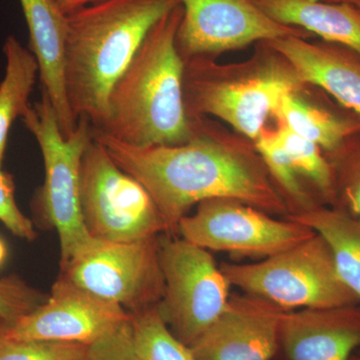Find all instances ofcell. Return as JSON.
<instances>
[{"instance_id": "32", "label": "cell", "mask_w": 360, "mask_h": 360, "mask_svg": "<svg viewBox=\"0 0 360 360\" xmlns=\"http://www.w3.org/2000/svg\"><path fill=\"white\" fill-rule=\"evenodd\" d=\"M350 360H360V352H357L356 354H354Z\"/></svg>"}, {"instance_id": "24", "label": "cell", "mask_w": 360, "mask_h": 360, "mask_svg": "<svg viewBox=\"0 0 360 360\" xmlns=\"http://www.w3.org/2000/svg\"><path fill=\"white\" fill-rule=\"evenodd\" d=\"M253 144L286 200L290 198L293 202L297 203L302 207L300 212L317 206L309 194L303 191L297 174L281 144L276 129L271 130L265 127L257 141H253Z\"/></svg>"}, {"instance_id": "11", "label": "cell", "mask_w": 360, "mask_h": 360, "mask_svg": "<svg viewBox=\"0 0 360 360\" xmlns=\"http://www.w3.org/2000/svg\"><path fill=\"white\" fill-rule=\"evenodd\" d=\"M184 9L176 35L177 49L184 63L194 58L217 59L262 41L309 32L276 22L253 0H179Z\"/></svg>"}, {"instance_id": "25", "label": "cell", "mask_w": 360, "mask_h": 360, "mask_svg": "<svg viewBox=\"0 0 360 360\" xmlns=\"http://www.w3.org/2000/svg\"><path fill=\"white\" fill-rule=\"evenodd\" d=\"M86 345L9 340L0 336V360H82Z\"/></svg>"}, {"instance_id": "3", "label": "cell", "mask_w": 360, "mask_h": 360, "mask_svg": "<svg viewBox=\"0 0 360 360\" xmlns=\"http://www.w3.org/2000/svg\"><path fill=\"white\" fill-rule=\"evenodd\" d=\"M179 0H101L68 14L66 94L73 115L94 129L108 116L110 91L149 30Z\"/></svg>"}, {"instance_id": "16", "label": "cell", "mask_w": 360, "mask_h": 360, "mask_svg": "<svg viewBox=\"0 0 360 360\" xmlns=\"http://www.w3.org/2000/svg\"><path fill=\"white\" fill-rule=\"evenodd\" d=\"M295 66L307 84L360 116V56L330 42L290 37L267 41Z\"/></svg>"}, {"instance_id": "6", "label": "cell", "mask_w": 360, "mask_h": 360, "mask_svg": "<svg viewBox=\"0 0 360 360\" xmlns=\"http://www.w3.org/2000/svg\"><path fill=\"white\" fill-rule=\"evenodd\" d=\"M220 269L231 286L284 310L360 303L338 274L328 243L317 233L257 264L224 262Z\"/></svg>"}, {"instance_id": "27", "label": "cell", "mask_w": 360, "mask_h": 360, "mask_svg": "<svg viewBox=\"0 0 360 360\" xmlns=\"http://www.w3.org/2000/svg\"><path fill=\"white\" fill-rule=\"evenodd\" d=\"M0 221L18 238L32 241L37 231L32 220L23 214L15 200V184L13 174L0 167Z\"/></svg>"}, {"instance_id": "31", "label": "cell", "mask_w": 360, "mask_h": 360, "mask_svg": "<svg viewBox=\"0 0 360 360\" xmlns=\"http://www.w3.org/2000/svg\"><path fill=\"white\" fill-rule=\"evenodd\" d=\"M326 2H340V4H347L355 7L360 11V0H323Z\"/></svg>"}, {"instance_id": "17", "label": "cell", "mask_w": 360, "mask_h": 360, "mask_svg": "<svg viewBox=\"0 0 360 360\" xmlns=\"http://www.w3.org/2000/svg\"><path fill=\"white\" fill-rule=\"evenodd\" d=\"M311 85L281 97L274 116L277 123L314 142L324 155L340 148L360 131V116L326 96H311Z\"/></svg>"}, {"instance_id": "14", "label": "cell", "mask_w": 360, "mask_h": 360, "mask_svg": "<svg viewBox=\"0 0 360 360\" xmlns=\"http://www.w3.org/2000/svg\"><path fill=\"white\" fill-rule=\"evenodd\" d=\"M360 348V303L285 310L279 352L286 360H350Z\"/></svg>"}, {"instance_id": "18", "label": "cell", "mask_w": 360, "mask_h": 360, "mask_svg": "<svg viewBox=\"0 0 360 360\" xmlns=\"http://www.w3.org/2000/svg\"><path fill=\"white\" fill-rule=\"evenodd\" d=\"M271 20L300 28L360 56V11L323 0H253Z\"/></svg>"}, {"instance_id": "21", "label": "cell", "mask_w": 360, "mask_h": 360, "mask_svg": "<svg viewBox=\"0 0 360 360\" xmlns=\"http://www.w3.org/2000/svg\"><path fill=\"white\" fill-rule=\"evenodd\" d=\"M131 326L139 360H195L191 348L172 335L158 305L132 315Z\"/></svg>"}, {"instance_id": "8", "label": "cell", "mask_w": 360, "mask_h": 360, "mask_svg": "<svg viewBox=\"0 0 360 360\" xmlns=\"http://www.w3.org/2000/svg\"><path fill=\"white\" fill-rule=\"evenodd\" d=\"M160 259L165 286L158 309L189 347L224 314L231 283L210 251L186 239H160Z\"/></svg>"}, {"instance_id": "15", "label": "cell", "mask_w": 360, "mask_h": 360, "mask_svg": "<svg viewBox=\"0 0 360 360\" xmlns=\"http://www.w3.org/2000/svg\"><path fill=\"white\" fill-rule=\"evenodd\" d=\"M28 33L30 46L39 68L42 94L49 97L65 137L77 127L66 94L65 66L68 39V14L56 0H20Z\"/></svg>"}, {"instance_id": "12", "label": "cell", "mask_w": 360, "mask_h": 360, "mask_svg": "<svg viewBox=\"0 0 360 360\" xmlns=\"http://www.w3.org/2000/svg\"><path fill=\"white\" fill-rule=\"evenodd\" d=\"M131 319L120 305L90 295L59 276L41 305L15 321H0V336L89 347Z\"/></svg>"}, {"instance_id": "4", "label": "cell", "mask_w": 360, "mask_h": 360, "mask_svg": "<svg viewBox=\"0 0 360 360\" xmlns=\"http://www.w3.org/2000/svg\"><path fill=\"white\" fill-rule=\"evenodd\" d=\"M297 70L267 41L250 58L220 65L217 59L186 61L184 97L191 117H213L236 134L257 141L281 97L307 86Z\"/></svg>"}, {"instance_id": "1", "label": "cell", "mask_w": 360, "mask_h": 360, "mask_svg": "<svg viewBox=\"0 0 360 360\" xmlns=\"http://www.w3.org/2000/svg\"><path fill=\"white\" fill-rule=\"evenodd\" d=\"M193 134L179 146L139 148L94 129V139L123 172L150 194L167 227L177 231L191 206L231 200L269 214H290V205L255 144L210 117H191Z\"/></svg>"}, {"instance_id": "23", "label": "cell", "mask_w": 360, "mask_h": 360, "mask_svg": "<svg viewBox=\"0 0 360 360\" xmlns=\"http://www.w3.org/2000/svg\"><path fill=\"white\" fill-rule=\"evenodd\" d=\"M333 168V207L360 217V131L326 155Z\"/></svg>"}, {"instance_id": "29", "label": "cell", "mask_w": 360, "mask_h": 360, "mask_svg": "<svg viewBox=\"0 0 360 360\" xmlns=\"http://www.w3.org/2000/svg\"><path fill=\"white\" fill-rule=\"evenodd\" d=\"M101 1V0H56L58 6L63 9V13L70 14L77 9L82 8L89 4H96V2Z\"/></svg>"}, {"instance_id": "33", "label": "cell", "mask_w": 360, "mask_h": 360, "mask_svg": "<svg viewBox=\"0 0 360 360\" xmlns=\"http://www.w3.org/2000/svg\"><path fill=\"white\" fill-rule=\"evenodd\" d=\"M82 360H85V359H82Z\"/></svg>"}, {"instance_id": "9", "label": "cell", "mask_w": 360, "mask_h": 360, "mask_svg": "<svg viewBox=\"0 0 360 360\" xmlns=\"http://www.w3.org/2000/svg\"><path fill=\"white\" fill-rule=\"evenodd\" d=\"M60 277L130 314L158 307L163 296L160 238L98 240L61 269Z\"/></svg>"}, {"instance_id": "5", "label": "cell", "mask_w": 360, "mask_h": 360, "mask_svg": "<svg viewBox=\"0 0 360 360\" xmlns=\"http://www.w3.org/2000/svg\"><path fill=\"white\" fill-rule=\"evenodd\" d=\"M20 118L41 150L44 182L35 205L45 224L58 233L63 269L96 241L87 231L82 207V158L94 139V127L79 118L77 129L65 137L56 110L44 94L39 101L30 104Z\"/></svg>"}, {"instance_id": "28", "label": "cell", "mask_w": 360, "mask_h": 360, "mask_svg": "<svg viewBox=\"0 0 360 360\" xmlns=\"http://www.w3.org/2000/svg\"><path fill=\"white\" fill-rule=\"evenodd\" d=\"M85 360H139L135 352L131 321L89 345Z\"/></svg>"}, {"instance_id": "19", "label": "cell", "mask_w": 360, "mask_h": 360, "mask_svg": "<svg viewBox=\"0 0 360 360\" xmlns=\"http://www.w3.org/2000/svg\"><path fill=\"white\" fill-rule=\"evenodd\" d=\"M328 243L338 274L360 300V217L338 208L315 206L288 215Z\"/></svg>"}, {"instance_id": "30", "label": "cell", "mask_w": 360, "mask_h": 360, "mask_svg": "<svg viewBox=\"0 0 360 360\" xmlns=\"http://www.w3.org/2000/svg\"><path fill=\"white\" fill-rule=\"evenodd\" d=\"M7 257V248L6 243L0 238V267L4 264Z\"/></svg>"}, {"instance_id": "34", "label": "cell", "mask_w": 360, "mask_h": 360, "mask_svg": "<svg viewBox=\"0 0 360 360\" xmlns=\"http://www.w3.org/2000/svg\"></svg>"}, {"instance_id": "2", "label": "cell", "mask_w": 360, "mask_h": 360, "mask_svg": "<svg viewBox=\"0 0 360 360\" xmlns=\"http://www.w3.org/2000/svg\"><path fill=\"white\" fill-rule=\"evenodd\" d=\"M182 14L179 4L149 30L111 90L98 130L139 148L179 146L193 137L184 97L186 63L176 45Z\"/></svg>"}, {"instance_id": "13", "label": "cell", "mask_w": 360, "mask_h": 360, "mask_svg": "<svg viewBox=\"0 0 360 360\" xmlns=\"http://www.w3.org/2000/svg\"><path fill=\"white\" fill-rule=\"evenodd\" d=\"M284 311L259 296L232 295L224 314L189 348L195 360H274Z\"/></svg>"}, {"instance_id": "10", "label": "cell", "mask_w": 360, "mask_h": 360, "mask_svg": "<svg viewBox=\"0 0 360 360\" xmlns=\"http://www.w3.org/2000/svg\"><path fill=\"white\" fill-rule=\"evenodd\" d=\"M181 238L206 250L250 257L276 255L314 236L295 220H279L240 201L205 200L191 215L179 220Z\"/></svg>"}, {"instance_id": "20", "label": "cell", "mask_w": 360, "mask_h": 360, "mask_svg": "<svg viewBox=\"0 0 360 360\" xmlns=\"http://www.w3.org/2000/svg\"><path fill=\"white\" fill-rule=\"evenodd\" d=\"M4 53L6 73L0 82V167L6 153L9 130L30 105V97L39 73L37 58L14 35L6 37Z\"/></svg>"}, {"instance_id": "7", "label": "cell", "mask_w": 360, "mask_h": 360, "mask_svg": "<svg viewBox=\"0 0 360 360\" xmlns=\"http://www.w3.org/2000/svg\"><path fill=\"white\" fill-rule=\"evenodd\" d=\"M82 207L87 231L98 240L131 243L167 233L146 187L123 172L94 136L82 158Z\"/></svg>"}, {"instance_id": "22", "label": "cell", "mask_w": 360, "mask_h": 360, "mask_svg": "<svg viewBox=\"0 0 360 360\" xmlns=\"http://www.w3.org/2000/svg\"><path fill=\"white\" fill-rule=\"evenodd\" d=\"M277 134L297 174L307 177L322 198L329 203L333 200V174L323 150L314 142L296 134L277 123Z\"/></svg>"}, {"instance_id": "26", "label": "cell", "mask_w": 360, "mask_h": 360, "mask_svg": "<svg viewBox=\"0 0 360 360\" xmlns=\"http://www.w3.org/2000/svg\"><path fill=\"white\" fill-rule=\"evenodd\" d=\"M49 295L27 285L16 276L0 278V321L9 322L33 311Z\"/></svg>"}]
</instances>
